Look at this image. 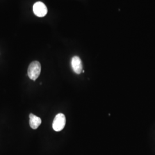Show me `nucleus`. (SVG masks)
I'll return each instance as SVG.
<instances>
[{
	"instance_id": "4",
	"label": "nucleus",
	"mask_w": 155,
	"mask_h": 155,
	"mask_svg": "<svg viewBox=\"0 0 155 155\" xmlns=\"http://www.w3.org/2000/svg\"><path fill=\"white\" fill-rule=\"evenodd\" d=\"M71 66L72 70L77 74H80L83 71L82 63L80 58L77 56H75L71 60Z\"/></svg>"
},
{
	"instance_id": "1",
	"label": "nucleus",
	"mask_w": 155,
	"mask_h": 155,
	"mask_svg": "<svg viewBox=\"0 0 155 155\" xmlns=\"http://www.w3.org/2000/svg\"><path fill=\"white\" fill-rule=\"evenodd\" d=\"M41 64L38 61L32 62L28 67V75L29 78L33 81H36L41 72Z\"/></svg>"
},
{
	"instance_id": "2",
	"label": "nucleus",
	"mask_w": 155,
	"mask_h": 155,
	"mask_svg": "<svg viewBox=\"0 0 155 155\" xmlns=\"http://www.w3.org/2000/svg\"><path fill=\"white\" fill-rule=\"evenodd\" d=\"M66 117L62 114L59 113L56 116L52 123V127L56 132L62 130L66 125Z\"/></svg>"
},
{
	"instance_id": "5",
	"label": "nucleus",
	"mask_w": 155,
	"mask_h": 155,
	"mask_svg": "<svg viewBox=\"0 0 155 155\" xmlns=\"http://www.w3.org/2000/svg\"><path fill=\"white\" fill-rule=\"evenodd\" d=\"M41 124V120L39 117L33 114H29V125L33 129H36Z\"/></svg>"
},
{
	"instance_id": "3",
	"label": "nucleus",
	"mask_w": 155,
	"mask_h": 155,
	"mask_svg": "<svg viewBox=\"0 0 155 155\" xmlns=\"http://www.w3.org/2000/svg\"><path fill=\"white\" fill-rule=\"evenodd\" d=\"M33 11L34 14L39 17H45L47 13V8L45 4L42 2H36L33 6Z\"/></svg>"
}]
</instances>
